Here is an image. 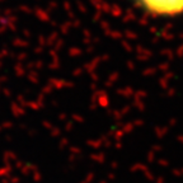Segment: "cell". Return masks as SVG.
<instances>
[{
    "instance_id": "6da1fadb",
    "label": "cell",
    "mask_w": 183,
    "mask_h": 183,
    "mask_svg": "<svg viewBox=\"0 0 183 183\" xmlns=\"http://www.w3.org/2000/svg\"><path fill=\"white\" fill-rule=\"evenodd\" d=\"M144 8L155 14L174 15L183 12V0H139Z\"/></svg>"
}]
</instances>
